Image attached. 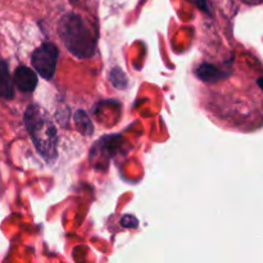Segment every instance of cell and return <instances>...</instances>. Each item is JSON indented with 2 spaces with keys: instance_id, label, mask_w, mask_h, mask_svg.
<instances>
[{
  "instance_id": "8",
  "label": "cell",
  "mask_w": 263,
  "mask_h": 263,
  "mask_svg": "<svg viewBox=\"0 0 263 263\" xmlns=\"http://www.w3.org/2000/svg\"><path fill=\"white\" fill-rule=\"evenodd\" d=\"M110 81H112V84L116 87H120V89H123L127 85V80H126L125 73L120 68L112 69V72H110Z\"/></svg>"
},
{
  "instance_id": "12",
  "label": "cell",
  "mask_w": 263,
  "mask_h": 263,
  "mask_svg": "<svg viewBox=\"0 0 263 263\" xmlns=\"http://www.w3.org/2000/svg\"><path fill=\"white\" fill-rule=\"evenodd\" d=\"M257 2H261V0H257Z\"/></svg>"
},
{
  "instance_id": "6",
  "label": "cell",
  "mask_w": 263,
  "mask_h": 263,
  "mask_svg": "<svg viewBox=\"0 0 263 263\" xmlns=\"http://www.w3.org/2000/svg\"><path fill=\"white\" fill-rule=\"evenodd\" d=\"M195 73H197V76L199 77L202 81H205V82L218 81V80L223 79V77L226 76V74L223 73L222 71H220L217 67L213 66V64H210V63L200 64V66L198 67V69Z\"/></svg>"
},
{
  "instance_id": "11",
  "label": "cell",
  "mask_w": 263,
  "mask_h": 263,
  "mask_svg": "<svg viewBox=\"0 0 263 263\" xmlns=\"http://www.w3.org/2000/svg\"><path fill=\"white\" fill-rule=\"evenodd\" d=\"M258 85L261 86V89L263 90V77H261V79L258 80Z\"/></svg>"
},
{
  "instance_id": "1",
  "label": "cell",
  "mask_w": 263,
  "mask_h": 263,
  "mask_svg": "<svg viewBox=\"0 0 263 263\" xmlns=\"http://www.w3.org/2000/svg\"><path fill=\"white\" fill-rule=\"evenodd\" d=\"M58 32L64 46L72 55L81 59L92 57L97 41L91 28L81 15L76 13L63 15L59 22Z\"/></svg>"
},
{
  "instance_id": "5",
  "label": "cell",
  "mask_w": 263,
  "mask_h": 263,
  "mask_svg": "<svg viewBox=\"0 0 263 263\" xmlns=\"http://www.w3.org/2000/svg\"><path fill=\"white\" fill-rule=\"evenodd\" d=\"M0 97L12 99L14 97V81L10 76L7 62L0 61Z\"/></svg>"
},
{
  "instance_id": "7",
  "label": "cell",
  "mask_w": 263,
  "mask_h": 263,
  "mask_svg": "<svg viewBox=\"0 0 263 263\" xmlns=\"http://www.w3.org/2000/svg\"><path fill=\"white\" fill-rule=\"evenodd\" d=\"M74 123H76L77 130H79L82 135L87 136L92 134L94 127H92L91 121H90L89 116L86 115V112H84L82 109L77 110L76 115H74Z\"/></svg>"
},
{
  "instance_id": "9",
  "label": "cell",
  "mask_w": 263,
  "mask_h": 263,
  "mask_svg": "<svg viewBox=\"0 0 263 263\" xmlns=\"http://www.w3.org/2000/svg\"><path fill=\"white\" fill-rule=\"evenodd\" d=\"M121 225H122L123 228H136V226H138V220H136L134 216L126 215L123 216L122 220H121Z\"/></svg>"
},
{
  "instance_id": "2",
  "label": "cell",
  "mask_w": 263,
  "mask_h": 263,
  "mask_svg": "<svg viewBox=\"0 0 263 263\" xmlns=\"http://www.w3.org/2000/svg\"><path fill=\"white\" fill-rule=\"evenodd\" d=\"M25 122L39 153L46 159L53 158L57 153V140H58L57 128L53 121L48 117L43 108L36 104H31L26 109Z\"/></svg>"
},
{
  "instance_id": "10",
  "label": "cell",
  "mask_w": 263,
  "mask_h": 263,
  "mask_svg": "<svg viewBox=\"0 0 263 263\" xmlns=\"http://www.w3.org/2000/svg\"><path fill=\"white\" fill-rule=\"evenodd\" d=\"M193 4L197 5L199 9H202L203 12L210 13V8H208V0H190Z\"/></svg>"
},
{
  "instance_id": "3",
  "label": "cell",
  "mask_w": 263,
  "mask_h": 263,
  "mask_svg": "<svg viewBox=\"0 0 263 263\" xmlns=\"http://www.w3.org/2000/svg\"><path fill=\"white\" fill-rule=\"evenodd\" d=\"M58 57V48L53 43H44L33 51L31 62L43 79L50 80L55 73Z\"/></svg>"
},
{
  "instance_id": "4",
  "label": "cell",
  "mask_w": 263,
  "mask_h": 263,
  "mask_svg": "<svg viewBox=\"0 0 263 263\" xmlns=\"http://www.w3.org/2000/svg\"><path fill=\"white\" fill-rule=\"evenodd\" d=\"M13 81L18 90L23 92H31L35 90L36 85H37V76L27 66H20L15 69Z\"/></svg>"
}]
</instances>
